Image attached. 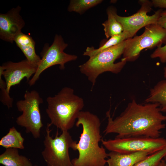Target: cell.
Listing matches in <instances>:
<instances>
[{"instance_id":"10","label":"cell","mask_w":166,"mask_h":166,"mask_svg":"<svg viewBox=\"0 0 166 166\" xmlns=\"http://www.w3.org/2000/svg\"><path fill=\"white\" fill-rule=\"evenodd\" d=\"M68 46V44L65 42L61 35L56 34L51 45L45 48L41 53L42 58L37 71L28 81L30 86L35 83L41 74L46 69L58 65L61 69H64L65 63L77 59V55L68 54L64 51Z\"/></svg>"},{"instance_id":"22","label":"cell","mask_w":166,"mask_h":166,"mask_svg":"<svg viewBox=\"0 0 166 166\" xmlns=\"http://www.w3.org/2000/svg\"><path fill=\"white\" fill-rule=\"evenodd\" d=\"M152 58H158L162 63H166V44L157 47L150 55Z\"/></svg>"},{"instance_id":"27","label":"cell","mask_w":166,"mask_h":166,"mask_svg":"<svg viewBox=\"0 0 166 166\" xmlns=\"http://www.w3.org/2000/svg\"><path fill=\"white\" fill-rule=\"evenodd\" d=\"M105 166H108V165H105Z\"/></svg>"},{"instance_id":"13","label":"cell","mask_w":166,"mask_h":166,"mask_svg":"<svg viewBox=\"0 0 166 166\" xmlns=\"http://www.w3.org/2000/svg\"><path fill=\"white\" fill-rule=\"evenodd\" d=\"M152 154L147 152L122 153L110 151L107 160L108 166H134L137 163Z\"/></svg>"},{"instance_id":"21","label":"cell","mask_w":166,"mask_h":166,"mask_svg":"<svg viewBox=\"0 0 166 166\" xmlns=\"http://www.w3.org/2000/svg\"><path fill=\"white\" fill-rule=\"evenodd\" d=\"M166 156V147L150 155L137 163L134 166H158L162 159Z\"/></svg>"},{"instance_id":"23","label":"cell","mask_w":166,"mask_h":166,"mask_svg":"<svg viewBox=\"0 0 166 166\" xmlns=\"http://www.w3.org/2000/svg\"><path fill=\"white\" fill-rule=\"evenodd\" d=\"M157 24L166 29V10H163L162 12Z\"/></svg>"},{"instance_id":"11","label":"cell","mask_w":166,"mask_h":166,"mask_svg":"<svg viewBox=\"0 0 166 166\" xmlns=\"http://www.w3.org/2000/svg\"><path fill=\"white\" fill-rule=\"evenodd\" d=\"M138 2L141 7L137 12L127 17L121 16L117 14V21L122 25L123 31L128 33L132 38L141 28L151 24H157L161 14L163 10L160 9L151 15L147 13L152 10L153 6L151 1L148 0H140Z\"/></svg>"},{"instance_id":"3","label":"cell","mask_w":166,"mask_h":166,"mask_svg":"<svg viewBox=\"0 0 166 166\" xmlns=\"http://www.w3.org/2000/svg\"><path fill=\"white\" fill-rule=\"evenodd\" d=\"M46 112L53 124L63 131H68L75 124L84 105L83 99L75 94L73 89L63 88L53 96L47 97Z\"/></svg>"},{"instance_id":"8","label":"cell","mask_w":166,"mask_h":166,"mask_svg":"<svg viewBox=\"0 0 166 166\" xmlns=\"http://www.w3.org/2000/svg\"><path fill=\"white\" fill-rule=\"evenodd\" d=\"M103 146L108 150L122 153L147 152L153 154L166 147V139L140 136L101 139Z\"/></svg>"},{"instance_id":"12","label":"cell","mask_w":166,"mask_h":166,"mask_svg":"<svg viewBox=\"0 0 166 166\" xmlns=\"http://www.w3.org/2000/svg\"><path fill=\"white\" fill-rule=\"evenodd\" d=\"M21 7L13 8L6 13L0 14V38L3 41L13 43L21 32L25 22L20 15Z\"/></svg>"},{"instance_id":"15","label":"cell","mask_w":166,"mask_h":166,"mask_svg":"<svg viewBox=\"0 0 166 166\" xmlns=\"http://www.w3.org/2000/svg\"><path fill=\"white\" fill-rule=\"evenodd\" d=\"M164 76L166 78V67L164 68ZM145 101L146 103H157L161 112H166V80L160 81L150 89Z\"/></svg>"},{"instance_id":"4","label":"cell","mask_w":166,"mask_h":166,"mask_svg":"<svg viewBox=\"0 0 166 166\" xmlns=\"http://www.w3.org/2000/svg\"><path fill=\"white\" fill-rule=\"evenodd\" d=\"M127 40L89 57L88 61L79 66L81 73L91 83L92 89L100 74L106 72L117 74L122 70L127 62L126 60L123 58L119 62H114L123 54Z\"/></svg>"},{"instance_id":"1","label":"cell","mask_w":166,"mask_h":166,"mask_svg":"<svg viewBox=\"0 0 166 166\" xmlns=\"http://www.w3.org/2000/svg\"><path fill=\"white\" fill-rule=\"evenodd\" d=\"M108 122L103 133L105 135L117 134L116 138L132 136L160 137L165 128L166 115H163L156 103H137L133 99L121 114L113 119L110 110L106 113Z\"/></svg>"},{"instance_id":"5","label":"cell","mask_w":166,"mask_h":166,"mask_svg":"<svg viewBox=\"0 0 166 166\" xmlns=\"http://www.w3.org/2000/svg\"><path fill=\"white\" fill-rule=\"evenodd\" d=\"M48 123L43 141L45 146L42 154L47 166H73L69 149L74 142L68 131H63L59 136L58 131L54 137L50 136L51 126Z\"/></svg>"},{"instance_id":"26","label":"cell","mask_w":166,"mask_h":166,"mask_svg":"<svg viewBox=\"0 0 166 166\" xmlns=\"http://www.w3.org/2000/svg\"><path fill=\"white\" fill-rule=\"evenodd\" d=\"M33 166H37V165H33Z\"/></svg>"},{"instance_id":"19","label":"cell","mask_w":166,"mask_h":166,"mask_svg":"<svg viewBox=\"0 0 166 166\" xmlns=\"http://www.w3.org/2000/svg\"><path fill=\"white\" fill-rule=\"evenodd\" d=\"M131 38H132L128 33L123 31L119 34L110 38L103 45L97 49H94L93 47H88L84 52L83 55L89 57L93 56L104 50L117 45Z\"/></svg>"},{"instance_id":"17","label":"cell","mask_w":166,"mask_h":166,"mask_svg":"<svg viewBox=\"0 0 166 166\" xmlns=\"http://www.w3.org/2000/svg\"><path fill=\"white\" fill-rule=\"evenodd\" d=\"M108 19L102 23L104 27V30L106 38L119 34L123 31V26L117 20L116 16L117 9L114 7L111 6L107 9Z\"/></svg>"},{"instance_id":"24","label":"cell","mask_w":166,"mask_h":166,"mask_svg":"<svg viewBox=\"0 0 166 166\" xmlns=\"http://www.w3.org/2000/svg\"><path fill=\"white\" fill-rule=\"evenodd\" d=\"M151 2L154 7L166 9V0H152Z\"/></svg>"},{"instance_id":"6","label":"cell","mask_w":166,"mask_h":166,"mask_svg":"<svg viewBox=\"0 0 166 166\" xmlns=\"http://www.w3.org/2000/svg\"><path fill=\"white\" fill-rule=\"evenodd\" d=\"M24 99L18 101L16 105L22 114L16 119L17 124L24 128L27 133H31L35 139L40 138L41 130L43 125L42 121L39 105L43 100L35 90H26Z\"/></svg>"},{"instance_id":"20","label":"cell","mask_w":166,"mask_h":166,"mask_svg":"<svg viewBox=\"0 0 166 166\" xmlns=\"http://www.w3.org/2000/svg\"><path fill=\"white\" fill-rule=\"evenodd\" d=\"M103 1L102 0H71L67 10L82 14L89 9L101 3Z\"/></svg>"},{"instance_id":"7","label":"cell","mask_w":166,"mask_h":166,"mask_svg":"<svg viewBox=\"0 0 166 166\" xmlns=\"http://www.w3.org/2000/svg\"><path fill=\"white\" fill-rule=\"evenodd\" d=\"M164 44H166V29L157 24L149 25L142 34L127 40L123 58L127 61H134L143 50L157 48Z\"/></svg>"},{"instance_id":"18","label":"cell","mask_w":166,"mask_h":166,"mask_svg":"<svg viewBox=\"0 0 166 166\" xmlns=\"http://www.w3.org/2000/svg\"><path fill=\"white\" fill-rule=\"evenodd\" d=\"M24 138L21 133L14 126L9 129L8 133L2 138L0 145L6 149L14 148L23 149L24 148Z\"/></svg>"},{"instance_id":"2","label":"cell","mask_w":166,"mask_h":166,"mask_svg":"<svg viewBox=\"0 0 166 166\" xmlns=\"http://www.w3.org/2000/svg\"><path fill=\"white\" fill-rule=\"evenodd\" d=\"M75 125H81L82 130L78 142L74 141L71 145V148L79 153L78 157L71 160L73 166H105L108 153L99 145L102 139L99 117L89 111H82Z\"/></svg>"},{"instance_id":"16","label":"cell","mask_w":166,"mask_h":166,"mask_svg":"<svg viewBox=\"0 0 166 166\" xmlns=\"http://www.w3.org/2000/svg\"><path fill=\"white\" fill-rule=\"evenodd\" d=\"M0 164L5 166H33L26 157L20 155L18 149H6L0 155Z\"/></svg>"},{"instance_id":"14","label":"cell","mask_w":166,"mask_h":166,"mask_svg":"<svg viewBox=\"0 0 166 166\" xmlns=\"http://www.w3.org/2000/svg\"><path fill=\"white\" fill-rule=\"evenodd\" d=\"M14 42L22 52L27 61L38 67L41 58L36 53L35 42L32 37L22 32L16 37Z\"/></svg>"},{"instance_id":"9","label":"cell","mask_w":166,"mask_h":166,"mask_svg":"<svg viewBox=\"0 0 166 166\" xmlns=\"http://www.w3.org/2000/svg\"><path fill=\"white\" fill-rule=\"evenodd\" d=\"M38 67L26 59L17 62L9 61L0 66V74L4 77L6 84V89L1 90L0 101L8 109L12 107L13 101L9 94L11 87L19 84L25 78L29 81L36 72Z\"/></svg>"},{"instance_id":"25","label":"cell","mask_w":166,"mask_h":166,"mask_svg":"<svg viewBox=\"0 0 166 166\" xmlns=\"http://www.w3.org/2000/svg\"><path fill=\"white\" fill-rule=\"evenodd\" d=\"M158 166H166V156L161 160Z\"/></svg>"}]
</instances>
